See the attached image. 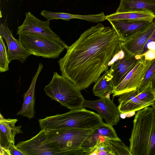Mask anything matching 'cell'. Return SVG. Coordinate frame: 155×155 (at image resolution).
<instances>
[{
  "instance_id": "6da1fadb",
  "label": "cell",
  "mask_w": 155,
  "mask_h": 155,
  "mask_svg": "<svg viewBox=\"0 0 155 155\" xmlns=\"http://www.w3.org/2000/svg\"><path fill=\"white\" fill-rule=\"evenodd\" d=\"M120 41L112 27L99 23L87 29L71 46L58 61L62 75L80 90L95 82L108 69Z\"/></svg>"
},
{
  "instance_id": "7a4b0ae2",
  "label": "cell",
  "mask_w": 155,
  "mask_h": 155,
  "mask_svg": "<svg viewBox=\"0 0 155 155\" xmlns=\"http://www.w3.org/2000/svg\"><path fill=\"white\" fill-rule=\"evenodd\" d=\"M135 115L129 139L131 155H155V111L147 106Z\"/></svg>"
},
{
  "instance_id": "3957f363",
  "label": "cell",
  "mask_w": 155,
  "mask_h": 155,
  "mask_svg": "<svg viewBox=\"0 0 155 155\" xmlns=\"http://www.w3.org/2000/svg\"><path fill=\"white\" fill-rule=\"evenodd\" d=\"M41 130L70 128L94 129L103 123L100 115L85 108L71 110L67 113L48 116L39 120Z\"/></svg>"
},
{
  "instance_id": "277c9868",
  "label": "cell",
  "mask_w": 155,
  "mask_h": 155,
  "mask_svg": "<svg viewBox=\"0 0 155 155\" xmlns=\"http://www.w3.org/2000/svg\"><path fill=\"white\" fill-rule=\"evenodd\" d=\"M46 94L70 110L81 108L84 99L81 90L65 77L54 73L50 83L45 87Z\"/></svg>"
},
{
  "instance_id": "5b68a950",
  "label": "cell",
  "mask_w": 155,
  "mask_h": 155,
  "mask_svg": "<svg viewBox=\"0 0 155 155\" xmlns=\"http://www.w3.org/2000/svg\"><path fill=\"white\" fill-rule=\"evenodd\" d=\"M94 129L46 130L45 141L56 146L61 155H86V153L81 150V145Z\"/></svg>"
},
{
  "instance_id": "8992f818",
  "label": "cell",
  "mask_w": 155,
  "mask_h": 155,
  "mask_svg": "<svg viewBox=\"0 0 155 155\" xmlns=\"http://www.w3.org/2000/svg\"><path fill=\"white\" fill-rule=\"evenodd\" d=\"M18 39L31 55L45 58H57L65 48L50 38L31 33L21 34Z\"/></svg>"
},
{
  "instance_id": "52a82bcc",
  "label": "cell",
  "mask_w": 155,
  "mask_h": 155,
  "mask_svg": "<svg viewBox=\"0 0 155 155\" xmlns=\"http://www.w3.org/2000/svg\"><path fill=\"white\" fill-rule=\"evenodd\" d=\"M143 56L128 51L121 41L120 45H118L112 58L115 59L110 65L113 69L112 79L114 88L123 80Z\"/></svg>"
},
{
  "instance_id": "ba28073f",
  "label": "cell",
  "mask_w": 155,
  "mask_h": 155,
  "mask_svg": "<svg viewBox=\"0 0 155 155\" xmlns=\"http://www.w3.org/2000/svg\"><path fill=\"white\" fill-rule=\"evenodd\" d=\"M46 130H41L31 139L18 142L16 147L25 155H61L57 147L52 143L47 142Z\"/></svg>"
},
{
  "instance_id": "9c48e42d",
  "label": "cell",
  "mask_w": 155,
  "mask_h": 155,
  "mask_svg": "<svg viewBox=\"0 0 155 155\" xmlns=\"http://www.w3.org/2000/svg\"><path fill=\"white\" fill-rule=\"evenodd\" d=\"M152 61L146 59L143 56L123 80L114 87L113 96H119L126 92L137 90L142 82Z\"/></svg>"
},
{
  "instance_id": "30bf717a",
  "label": "cell",
  "mask_w": 155,
  "mask_h": 155,
  "mask_svg": "<svg viewBox=\"0 0 155 155\" xmlns=\"http://www.w3.org/2000/svg\"><path fill=\"white\" fill-rule=\"evenodd\" d=\"M25 15L24 21L18 27L17 34L28 33L40 35L54 40L63 45L65 49L67 48L68 46L50 28L49 21H41L30 12H27Z\"/></svg>"
},
{
  "instance_id": "8fae6325",
  "label": "cell",
  "mask_w": 155,
  "mask_h": 155,
  "mask_svg": "<svg viewBox=\"0 0 155 155\" xmlns=\"http://www.w3.org/2000/svg\"><path fill=\"white\" fill-rule=\"evenodd\" d=\"M82 107L96 110L108 125H116L120 120L121 114L118 107L110 97L100 98L96 100H84Z\"/></svg>"
},
{
  "instance_id": "7c38bea8",
  "label": "cell",
  "mask_w": 155,
  "mask_h": 155,
  "mask_svg": "<svg viewBox=\"0 0 155 155\" xmlns=\"http://www.w3.org/2000/svg\"><path fill=\"white\" fill-rule=\"evenodd\" d=\"M0 36L4 38L8 46V59L10 63L12 60H16L24 63L31 54L23 46L19 39L13 36L11 31L8 28L6 21L1 23Z\"/></svg>"
},
{
  "instance_id": "4fadbf2b",
  "label": "cell",
  "mask_w": 155,
  "mask_h": 155,
  "mask_svg": "<svg viewBox=\"0 0 155 155\" xmlns=\"http://www.w3.org/2000/svg\"><path fill=\"white\" fill-rule=\"evenodd\" d=\"M17 119H6L0 114V143L1 154L9 155V149L15 145V137L18 134H23L21 125L16 126Z\"/></svg>"
},
{
  "instance_id": "5bb4252c",
  "label": "cell",
  "mask_w": 155,
  "mask_h": 155,
  "mask_svg": "<svg viewBox=\"0 0 155 155\" xmlns=\"http://www.w3.org/2000/svg\"><path fill=\"white\" fill-rule=\"evenodd\" d=\"M123 41L149 27L153 21L119 19L108 21Z\"/></svg>"
},
{
  "instance_id": "9a60e30c",
  "label": "cell",
  "mask_w": 155,
  "mask_h": 155,
  "mask_svg": "<svg viewBox=\"0 0 155 155\" xmlns=\"http://www.w3.org/2000/svg\"><path fill=\"white\" fill-rule=\"evenodd\" d=\"M102 137L110 139H120L113 126L103 122L94 128L83 141L81 145V150L86 153V155H87L96 144L99 139Z\"/></svg>"
},
{
  "instance_id": "2e32d148",
  "label": "cell",
  "mask_w": 155,
  "mask_h": 155,
  "mask_svg": "<svg viewBox=\"0 0 155 155\" xmlns=\"http://www.w3.org/2000/svg\"><path fill=\"white\" fill-rule=\"evenodd\" d=\"M155 29L153 22L145 30L131 37L121 41L123 45L128 51L137 55H141L144 46Z\"/></svg>"
},
{
  "instance_id": "e0dca14e",
  "label": "cell",
  "mask_w": 155,
  "mask_h": 155,
  "mask_svg": "<svg viewBox=\"0 0 155 155\" xmlns=\"http://www.w3.org/2000/svg\"><path fill=\"white\" fill-rule=\"evenodd\" d=\"M43 67L42 64L40 63L37 72L32 78L29 88L25 94L21 109L17 113V115L27 117L29 119L34 118L35 113L34 109L35 86L37 78Z\"/></svg>"
},
{
  "instance_id": "ac0fdd59",
  "label": "cell",
  "mask_w": 155,
  "mask_h": 155,
  "mask_svg": "<svg viewBox=\"0 0 155 155\" xmlns=\"http://www.w3.org/2000/svg\"><path fill=\"white\" fill-rule=\"evenodd\" d=\"M138 94L137 90H135L119 96L118 107L121 114L135 112L150 106V104L140 101L137 97Z\"/></svg>"
},
{
  "instance_id": "d6986e66",
  "label": "cell",
  "mask_w": 155,
  "mask_h": 155,
  "mask_svg": "<svg viewBox=\"0 0 155 155\" xmlns=\"http://www.w3.org/2000/svg\"><path fill=\"white\" fill-rule=\"evenodd\" d=\"M113 71L110 67L95 82L93 88L94 95L100 98L110 97V95L113 94L114 87L112 79Z\"/></svg>"
},
{
  "instance_id": "ffe728a7",
  "label": "cell",
  "mask_w": 155,
  "mask_h": 155,
  "mask_svg": "<svg viewBox=\"0 0 155 155\" xmlns=\"http://www.w3.org/2000/svg\"><path fill=\"white\" fill-rule=\"evenodd\" d=\"M149 11L155 15V0H120L116 13Z\"/></svg>"
},
{
  "instance_id": "44dd1931",
  "label": "cell",
  "mask_w": 155,
  "mask_h": 155,
  "mask_svg": "<svg viewBox=\"0 0 155 155\" xmlns=\"http://www.w3.org/2000/svg\"><path fill=\"white\" fill-rule=\"evenodd\" d=\"M155 18L154 14L149 11L130 12L123 13H116L106 16L108 21L129 19L132 20L153 21Z\"/></svg>"
},
{
  "instance_id": "7402d4cb",
  "label": "cell",
  "mask_w": 155,
  "mask_h": 155,
  "mask_svg": "<svg viewBox=\"0 0 155 155\" xmlns=\"http://www.w3.org/2000/svg\"><path fill=\"white\" fill-rule=\"evenodd\" d=\"M105 140L110 150L111 155H131L129 148L120 139L105 138Z\"/></svg>"
},
{
  "instance_id": "603a6c76",
  "label": "cell",
  "mask_w": 155,
  "mask_h": 155,
  "mask_svg": "<svg viewBox=\"0 0 155 155\" xmlns=\"http://www.w3.org/2000/svg\"><path fill=\"white\" fill-rule=\"evenodd\" d=\"M149 84H151L152 87L155 91V59L152 61L140 86L137 89L138 94L143 90Z\"/></svg>"
},
{
  "instance_id": "cb8c5ba5",
  "label": "cell",
  "mask_w": 155,
  "mask_h": 155,
  "mask_svg": "<svg viewBox=\"0 0 155 155\" xmlns=\"http://www.w3.org/2000/svg\"><path fill=\"white\" fill-rule=\"evenodd\" d=\"M105 138L104 137H100L87 155H111L110 150L105 140Z\"/></svg>"
},
{
  "instance_id": "d4e9b609",
  "label": "cell",
  "mask_w": 155,
  "mask_h": 155,
  "mask_svg": "<svg viewBox=\"0 0 155 155\" xmlns=\"http://www.w3.org/2000/svg\"><path fill=\"white\" fill-rule=\"evenodd\" d=\"M137 97L141 101L152 106L155 104V91L149 84L142 91L138 94Z\"/></svg>"
},
{
  "instance_id": "484cf974",
  "label": "cell",
  "mask_w": 155,
  "mask_h": 155,
  "mask_svg": "<svg viewBox=\"0 0 155 155\" xmlns=\"http://www.w3.org/2000/svg\"><path fill=\"white\" fill-rule=\"evenodd\" d=\"M10 63L8 58L6 46L3 38L0 36V72H3L9 70Z\"/></svg>"
},
{
  "instance_id": "4316f807",
  "label": "cell",
  "mask_w": 155,
  "mask_h": 155,
  "mask_svg": "<svg viewBox=\"0 0 155 155\" xmlns=\"http://www.w3.org/2000/svg\"><path fill=\"white\" fill-rule=\"evenodd\" d=\"M9 151L10 155H25V153L18 149L15 145H12L10 147Z\"/></svg>"
},
{
  "instance_id": "83f0119b",
  "label": "cell",
  "mask_w": 155,
  "mask_h": 155,
  "mask_svg": "<svg viewBox=\"0 0 155 155\" xmlns=\"http://www.w3.org/2000/svg\"><path fill=\"white\" fill-rule=\"evenodd\" d=\"M141 55L143 56L145 59L147 60H153L155 59V50H148Z\"/></svg>"
},
{
  "instance_id": "f1b7e54d",
  "label": "cell",
  "mask_w": 155,
  "mask_h": 155,
  "mask_svg": "<svg viewBox=\"0 0 155 155\" xmlns=\"http://www.w3.org/2000/svg\"><path fill=\"white\" fill-rule=\"evenodd\" d=\"M153 41H155V29L145 43L144 47L142 54L145 53L148 50L147 48V44Z\"/></svg>"
},
{
  "instance_id": "f546056e",
  "label": "cell",
  "mask_w": 155,
  "mask_h": 155,
  "mask_svg": "<svg viewBox=\"0 0 155 155\" xmlns=\"http://www.w3.org/2000/svg\"><path fill=\"white\" fill-rule=\"evenodd\" d=\"M147 50H155V41H151L148 43L147 46Z\"/></svg>"
},
{
  "instance_id": "4dcf8cb0",
  "label": "cell",
  "mask_w": 155,
  "mask_h": 155,
  "mask_svg": "<svg viewBox=\"0 0 155 155\" xmlns=\"http://www.w3.org/2000/svg\"><path fill=\"white\" fill-rule=\"evenodd\" d=\"M152 107L155 111V104L152 106Z\"/></svg>"
},
{
  "instance_id": "1f68e13d",
  "label": "cell",
  "mask_w": 155,
  "mask_h": 155,
  "mask_svg": "<svg viewBox=\"0 0 155 155\" xmlns=\"http://www.w3.org/2000/svg\"><path fill=\"white\" fill-rule=\"evenodd\" d=\"M153 21V22H154V23H155V19L154 20V21Z\"/></svg>"
},
{
  "instance_id": "d6a6232c",
  "label": "cell",
  "mask_w": 155,
  "mask_h": 155,
  "mask_svg": "<svg viewBox=\"0 0 155 155\" xmlns=\"http://www.w3.org/2000/svg\"></svg>"
}]
</instances>
